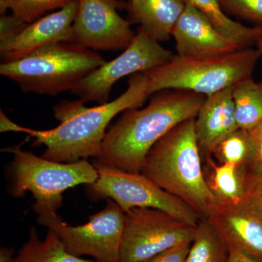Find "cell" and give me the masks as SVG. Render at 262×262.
Segmentation results:
<instances>
[{"mask_svg":"<svg viewBox=\"0 0 262 262\" xmlns=\"http://www.w3.org/2000/svg\"><path fill=\"white\" fill-rule=\"evenodd\" d=\"M15 250L13 248H0V262H10L14 257Z\"/></svg>","mask_w":262,"mask_h":262,"instance_id":"f546056e","label":"cell"},{"mask_svg":"<svg viewBox=\"0 0 262 262\" xmlns=\"http://www.w3.org/2000/svg\"><path fill=\"white\" fill-rule=\"evenodd\" d=\"M149 93V78L144 73L130 76L125 92L112 101L87 107L81 100H63L53 106L55 118L59 125L50 130H34L20 126L5 118L3 132L14 131L34 138L33 146H45L46 159L60 163H72L99 156L108 124L119 114L130 108H140Z\"/></svg>","mask_w":262,"mask_h":262,"instance_id":"6da1fadb","label":"cell"},{"mask_svg":"<svg viewBox=\"0 0 262 262\" xmlns=\"http://www.w3.org/2000/svg\"><path fill=\"white\" fill-rule=\"evenodd\" d=\"M174 56L173 52L163 48L139 27L134 40L123 53L98 67L70 92L84 103L103 104L108 102L111 90L117 81L162 67Z\"/></svg>","mask_w":262,"mask_h":262,"instance_id":"9c48e42d","label":"cell"},{"mask_svg":"<svg viewBox=\"0 0 262 262\" xmlns=\"http://www.w3.org/2000/svg\"><path fill=\"white\" fill-rule=\"evenodd\" d=\"M8 10L9 9H8L6 0H0V15H3L6 14Z\"/></svg>","mask_w":262,"mask_h":262,"instance_id":"4dcf8cb0","label":"cell"},{"mask_svg":"<svg viewBox=\"0 0 262 262\" xmlns=\"http://www.w3.org/2000/svg\"><path fill=\"white\" fill-rule=\"evenodd\" d=\"M10 262H95L89 258L77 257L67 251L58 236L48 229L46 238L41 239L32 227L29 238L22 245Z\"/></svg>","mask_w":262,"mask_h":262,"instance_id":"d6986e66","label":"cell"},{"mask_svg":"<svg viewBox=\"0 0 262 262\" xmlns=\"http://www.w3.org/2000/svg\"><path fill=\"white\" fill-rule=\"evenodd\" d=\"M229 248L220 232L207 218L196 226L185 262H227Z\"/></svg>","mask_w":262,"mask_h":262,"instance_id":"ffe728a7","label":"cell"},{"mask_svg":"<svg viewBox=\"0 0 262 262\" xmlns=\"http://www.w3.org/2000/svg\"><path fill=\"white\" fill-rule=\"evenodd\" d=\"M252 151L249 131L238 128L217 144L212 157L219 163H232L248 168Z\"/></svg>","mask_w":262,"mask_h":262,"instance_id":"7402d4cb","label":"cell"},{"mask_svg":"<svg viewBox=\"0 0 262 262\" xmlns=\"http://www.w3.org/2000/svg\"><path fill=\"white\" fill-rule=\"evenodd\" d=\"M190 244L179 245L142 262H185Z\"/></svg>","mask_w":262,"mask_h":262,"instance_id":"4316f807","label":"cell"},{"mask_svg":"<svg viewBox=\"0 0 262 262\" xmlns=\"http://www.w3.org/2000/svg\"><path fill=\"white\" fill-rule=\"evenodd\" d=\"M177 56L184 58H209L244 49L225 37L194 6L185 9L172 32Z\"/></svg>","mask_w":262,"mask_h":262,"instance_id":"5bb4252c","label":"cell"},{"mask_svg":"<svg viewBox=\"0 0 262 262\" xmlns=\"http://www.w3.org/2000/svg\"><path fill=\"white\" fill-rule=\"evenodd\" d=\"M78 0L29 24L14 37L0 41L3 62L14 61L39 48L57 42H74L73 27Z\"/></svg>","mask_w":262,"mask_h":262,"instance_id":"4fadbf2b","label":"cell"},{"mask_svg":"<svg viewBox=\"0 0 262 262\" xmlns=\"http://www.w3.org/2000/svg\"><path fill=\"white\" fill-rule=\"evenodd\" d=\"M256 49H258V51L261 52L262 54V39L258 40L257 43L256 44Z\"/></svg>","mask_w":262,"mask_h":262,"instance_id":"1f68e13d","label":"cell"},{"mask_svg":"<svg viewBox=\"0 0 262 262\" xmlns=\"http://www.w3.org/2000/svg\"><path fill=\"white\" fill-rule=\"evenodd\" d=\"M73 0H6L12 14L31 24L47 12L61 9Z\"/></svg>","mask_w":262,"mask_h":262,"instance_id":"603a6c76","label":"cell"},{"mask_svg":"<svg viewBox=\"0 0 262 262\" xmlns=\"http://www.w3.org/2000/svg\"><path fill=\"white\" fill-rule=\"evenodd\" d=\"M246 198L262 211V176L247 172L246 175Z\"/></svg>","mask_w":262,"mask_h":262,"instance_id":"83f0119b","label":"cell"},{"mask_svg":"<svg viewBox=\"0 0 262 262\" xmlns=\"http://www.w3.org/2000/svg\"><path fill=\"white\" fill-rule=\"evenodd\" d=\"M106 201L105 208L84 225H70L58 215L38 216V223L53 230L74 256H89L95 262H120L125 212L113 200Z\"/></svg>","mask_w":262,"mask_h":262,"instance_id":"ba28073f","label":"cell"},{"mask_svg":"<svg viewBox=\"0 0 262 262\" xmlns=\"http://www.w3.org/2000/svg\"><path fill=\"white\" fill-rule=\"evenodd\" d=\"M98 177L85 186L90 199L113 200L126 212L134 208H154L196 226L202 217L179 198L169 194L141 172H132L94 160Z\"/></svg>","mask_w":262,"mask_h":262,"instance_id":"52a82bcc","label":"cell"},{"mask_svg":"<svg viewBox=\"0 0 262 262\" xmlns=\"http://www.w3.org/2000/svg\"><path fill=\"white\" fill-rule=\"evenodd\" d=\"M261 56L251 47L209 58L175 55L166 64L144 74L150 96L163 90H182L208 96L251 77Z\"/></svg>","mask_w":262,"mask_h":262,"instance_id":"8992f818","label":"cell"},{"mask_svg":"<svg viewBox=\"0 0 262 262\" xmlns=\"http://www.w3.org/2000/svg\"><path fill=\"white\" fill-rule=\"evenodd\" d=\"M209 169L207 179L212 192L221 201L237 203L246 198L248 168L232 163H219L213 157L206 158Z\"/></svg>","mask_w":262,"mask_h":262,"instance_id":"ac0fdd59","label":"cell"},{"mask_svg":"<svg viewBox=\"0 0 262 262\" xmlns=\"http://www.w3.org/2000/svg\"><path fill=\"white\" fill-rule=\"evenodd\" d=\"M29 24L13 14L0 17V41L9 39L18 34Z\"/></svg>","mask_w":262,"mask_h":262,"instance_id":"484cf974","label":"cell"},{"mask_svg":"<svg viewBox=\"0 0 262 262\" xmlns=\"http://www.w3.org/2000/svg\"><path fill=\"white\" fill-rule=\"evenodd\" d=\"M252 141V155L248 166L250 173L262 176V120L248 130Z\"/></svg>","mask_w":262,"mask_h":262,"instance_id":"d4e9b609","label":"cell"},{"mask_svg":"<svg viewBox=\"0 0 262 262\" xmlns=\"http://www.w3.org/2000/svg\"><path fill=\"white\" fill-rule=\"evenodd\" d=\"M130 24H139L151 39L168 41L185 9L184 0H129L125 3Z\"/></svg>","mask_w":262,"mask_h":262,"instance_id":"2e32d148","label":"cell"},{"mask_svg":"<svg viewBox=\"0 0 262 262\" xmlns=\"http://www.w3.org/2000/svg\"><path fill=\"white\" fill-rule=\"evenodd\" d=\"M117 0H78L74 42L92 51H121L134 40L130 22L117 12Z\"/></svg>","mask_w":262,"mask_h":262,"instance_id":"8fae6325","label":"cell"},{"mask_svg":"<svg viewBox=\"0 0 262 262\" xmlns=\"http://www.w3.org/2000/svg\"><path fill=\"white\" fill-rule=\"evenodd\" d=\"M196 226L154 208L131 209L125 213L120 262H142L179 245L192 243Z\"/></svg>","mask_w":262,"mask_h":262,"instance_id":"30bf717a","label":"cell"},{"mask_svg":"<svg viewBox=\"0 0 262 262\" xmlns=\"http://www.w3.org/2000/svg\"><path fill=\"white\" fill-rule=\"evenodd\" d=\"M227 15L262 26V0H218Z\"/></svg>","mask_w":262,"mask_h":262,"instance_id":"cb8c5ba5","label":"cell"},{"mask_svg":"<svg viewBox=\"0 0 262 262\" xmlns=\"http://www.w3.org/2000/svg\"><path fill=\"white\" fill-rule=\"evenodd\" d=\"M194 118L181 122L151 148L141 173L206 218L219 199L208 185Z\"/></svg>","mask_w":262,"mask_h":262,"instance_id":"3957f363","label":"cell"},{"mask_svg":"<svg viewBox=\"0 0 262 262\" xmlns=\"http://www.w3.org/2000/svg\"><path fill=\"white\" fill-rule=\"evenodd\" d=\"M232 87L206 96L194 118V130L202 157H212L217 144L239 128Z\"/></svg>","mask_w":262,"mask_h":262,"instance_id":"9a60e30c","label":"cell"},{"mask_svg":"<svg viewBox=\"0 0 262 262\" xmlns=\"http://www.w3.org/2000/svg\"><path fill=\"white\" fill-rule=\"evenodd\" d=\"M227 262H262V261L246 254V253L237 251V250L229 248V254Z\"/></svg>","mask_w":262,"mask_h":262,"instance_id":"f1b7e54d","label":"cell"},{"mask_svg":"<svg viewBox=\"0 0 262 262\" xmlns=\"http://www.w3.org/2000/svg\"><path fill=\"white\" fill-rule=\"evenodd\" d=\"M232 96L239 128L251 130L262 120V80L249 77L237 82Z\"/></svg>","mask_w":262,"mask_h":262,"instance_id":"44dd1931","label":"cell"},{"mask_svg":"<svg viewBox=\"0 0 262 262\" xmlns=\"http://www.w3.org/2000/svg\"><path fill=\"white\" fill-rule=\"evenodd\" d=\"M5 151L13 155L8 192L15 198L32 193L35 201L32 209L38 216L58 215L66 190L81 184H94L98 179L97 170L88 159L60 163L38 157L20 146Z\"/></svg>","mask_w":262,"mask_h":262,"instance_id":"5b68a950","label":"cell"},{"mask_svg":"<svg viewBox=\"0 0 262 262\" xmlns=\"http://www.w3.org/2000/svg\"><path fill=\"white\" fill-rule=\"evenodd\" d=\"M194 6L225 37L235 41L242 48L256 46L262 39V26L250 27L229 18L218 0H184Z\"/></svg>","mask_w":262,"mask_h":262,"instance_id":"e0dca14e","label":"cell"},{"mask_svg":"<svg viewBox=\"0 0 262 262\" xmlns=\"http://www.w3.org/2000/svg\"><path fill=\"white\" fill-rule=\"evenodd\" d=\"M144 108H130L106 133L96 160L141 172L146 155L158 141L181 122L195 118L206 96L182 90L152 94Z\"/></svg>","mask_w":262,"mask_h":262,"instance_id":"7a4b0ae2","label":"cell"},{"mask_svg":"<svg viewBox=\"0 0 262 262\" xmlns=\"http://www.w3.org/2000/svg\"><path fill=\"white\" fill-rule=\"evenodd\" d=\"M106 63L97 52L75 42H57L3 62L0 75L25 93L46 96L71 91L84 77Z\"/></svg>","mask_w":262,"mask_h":262,"instance_id":"277c9868","label":"cell"},{"mask_svg":"<svg viewBox=\"0 0 262 262\" xmlns=\"http://www.w3.org/2000/svg\"><path fill=\"white\" fill-rule=\"evenodd\" d=\"M229 248L262 261V211L247 199L221 201L206 217Z\"/></svg>","mask_w":262,"mask_h":262,"instance_id":"7c38bea8","label":"cell"}]
</instances>
